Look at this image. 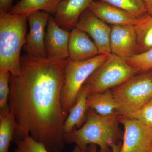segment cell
<instances>
[{
    "label": "cell",
    "mask_w": 152,
    "mask_h": 152,
    "mask_svg": "<svg viewBox=\"0 0 152 152\" xmlns=\"http://www.w3.org/2000/svg\"><path fill=\"white\" fill-rule=\"evenodd\" d=\"M67 60L34 56L20 58V72L10 78V106L17 128L15 142L28 136L50 152L64 148V124L67 115L63 110L61 95Z\"/></svg>",
    "instance_id": "cell-1"
},
{
    "label": "cell",
    "mask_w": 152,
    "mask_h": 152,
    "mask_svg": "<svg viewBox=\"0 0 152 152\" xmlns=\"http://www.w3.org/2000/svg\"><path fill=\"white\" fill-rule=\"evenodd\" d=\"M119 116L118 112L110 115H101L89 109L84 124L78 129L65 134V142L75 143L82 152H88L90 144L99 146L100 152H112V147L123 139Z\"/></svg>",
    "instance_id": "cell-2"
},
{
    "label": "cell",
    "mask_w": 152,
    "mask_h": 152,
    "mask_svg": "<svg viewBox=\"0 0 152 152\" xmlns=\"http://www.w3.org/2000/svg\"><path fill=\"white\" fill-rule=\"evenodd\" d=\"M27 17L0 12V72H20V54L25 44Z\"/></svg>",
    "instance_id": "cell-3"
},
{
    "label": "cell",
    "mask_w": 152,
    "mask_h": 152,
    "mask_svg": "<svg viewBox=\"0 0 152 152\" xmlns=\"http://www.w3.org/2000/svg\"><path fill=\"white\" fill-rule=\"evenodd\" d=\"M111 91L118 113L132 118L152 99V71L134 75Z\"/></svg>",
    "instance_id": "cell-4"
},
{
    "label": "cell",
    "mask_w": 152,
    "mask_h": 152,
    "mask_svg": "<svg viewBox=\"0 0 152 152\" xmlns=\"http://www.w3.org/2000/svg\"><path fill=\"white\" fill-rule=\"evenodd\" d=\"M109 54H99L90 59L75 61L68 58L61 95L62 107L68 115L75 104L82 87L89 77L105 61Z\"/></svg>",
    "instance_id": "cell-5"
},
{
    "label": "cell",
    "mask_w": 152,
    "mask_h": 152,
    "mask_svg": "<svg viewBox=\"0 0 152 152\" xmlns=\"http://www.w3.org/2000/svg\"><path fill=\"white\" fill-rule=\"evenodd\" d=\"M136 74L125 59L110 53L83 85L88 94L103 92L118 86Z\"/></svg>",
    "instance_id": "cell-6"
},
{
    "label": "cell",
    "mask_w": 152,
    "mask_h": 152,
    "mask_svg": "<svg viewBox=\"0 0 152 152\" xmlns=\"http://www.w3.org/2000/svg\"><path fill=\"white\" fill-rule=\"evenodd\" d=\"M119 121L124 129L119 152H149L152 129L134 118L120 115Z\"/></svg>",
    "instance_id": "cell-7"
},
{
    "label": "cell",
    "mask_w": 152,
    "mask_h": 152,
    "mask_svg": "<svg viewBox=\"0 0 152 152\" xmlns=\"http://www.w3.org/2000/svg\"><path fill=\"white\" fill-rule=\"evenodd\" d=\"M86 33L94 40L99 54H110L111 27L87 9L81 15L75 27Z\"/></svg>",
    "instance_id": "cell-8"
},
{
    "label": "cell",
    "mask_w": 152,
    "mask_h": 152,
    "mask_svg": "<svg viewBox=\"0 0 152 152\" xmlns=\"http://www.w3.org/2000/svg\"><path fill=\"white\" fill-rule=\"evenodd\" d=\"M50 13L37 11L27 17L29 32L26 36L23 48L28 54L34 56L47 57L45 48V32Z\"/></svg>",
    "instance_id": "cell-9"
},
{
    "label": "cell",
    "mask_w": 152,
    "mask_h": 152,
    "mask_svg": "<svg viewBox=\"0 0 152 152\" xmlns=\"http://www.w3.org/2000/svg\"><path fill=\"white\" fill-rule=\"evenodd\" d=\"M137 46L134 25L112 26L110 38L111 53L126 59L137 54Z\"/></svg>",
    "instance_id": "cell-10"
},
{
    "label": "cell",
    "mask_w": 152,
    "mask_h": 152,
    "mask_svg": "<svg viewBox=\"0 0 152 152\" xmlns=\"http://www.w3.org/2000/svg\"><path fill=\"white\" fill-rule=\"evenodd\" d=\"M45 37L47 57L66 59L70 32L61 28L50 16Z\"/></svg>",
    "instance_id": "cell-11"
},
{
    "label": "cell",
    "mask_w": 152,
    "mask_h": 152,
    "mask_svg": "<svg viewBox=\"0 0 152 152\" xmlns=\"http://www.w3.org/2000/svg\"><path fill=\"white\" fill-rule=\"evenodd\" d=\"M93 1L62 0L55 10V22L61 28L69 31L75 28L81 14L88 9Z\"/></svg>",
    "instance_id": "cell-12"
},
{
    "label": "cell",
    "mask_w": 152,
    "mask_h": 152,
    "mask_svg": "<svg viewBox=\"0 0 152 152\" xmlns=\"http://www.w3.org/2000/svg\"><path fill=\"white\" fill-rule=\"evenodd\" d=\"M70 33L68 58L75 61L90 59L99 55L97 47L89 36L77 28Z\"/></svg>",
    "instance_id": "cell-13"
},
{
    "label": "cell",
    "mask_w": 152,
    "mask_h": 152,
    "mask_svg": "<svg viewBox=\"0 0 152 152\" xmlns=\"http://www.w3.org/2000/svg\"><path fill=\"white\" fill-rule=\"evenodd\" d=\"M88 9L99 18L112 26L134 25L137 20L126 11L99 0L93 1Z\"/></svg>",
    "instance_id": "cell-14"
},
{
    "label": "cell",
    "mask_w": 152,
    "mask_h": 152,
    "mask_svg": "<svg viewBox=\"0 0 152 152\" xmlns=\"http://www.w3.org/2000/svg\"><path fill=\"white\" fill-rule=\"evenodd\" d=\"M88 92L86 87L83 85L79 92L75 104L72 107L69 115L67 117L64 129L65 134L71 132L75 127L80 128L86 120L88 108L87 104V99Z\"/></svg>",
    "instance_id": "cell-15"
},
{
    "label": "cell",
    "mask_w": 152,
    "mask_h": 152,
    "mask_svg": "<svg viewBox=\"0 0 152 152\" xmlns=\"http://www.w3.org/2000/svg\"><path fill=\"white\" fill-rule=\"evenodd\" d=\"M87 104L88 109L101 115H110L117 112L118 107L111 89L103 92L88 94Z\"/></svg>",
    "instance_id": "cell-16"
},
{
    "label": "cell",
    "mask_w": 152,
    "mask_h": 152,
    "mask_svg": "<svg viewBox=\"0 0 152 152\" xmlns=\"http://www.w3.org/2000/svg\"><path fill=\"white\" fill-rule=\"evenodd\" d=\"M134 26L137 37V54L152 49V16L147 12L139 17Z\"/></svg>",
    "instance_id": "cell-17"
},
{
    "label": "cell",
    "mask_w": 152,
    "mask_h": 152,
    "mask_svg": "<svg viewBox=\"0 0 152 152\" xmlns=\"http://www.w3.org/2000/svg\"><path fill=\"white\" fill-rule=\"evenodd\" d=\"M62 0H20L9 11L11 14L28 17L30 14L44 11L54 13L58 4Z\"/></svg>",
    "instance_id": "cell-18"
},
{
    "label": "cell",
    "mask_w": 152,
    "mask_h": 152,
    "mask_svg": "<svg viewBox=\"0 0 152 152\" xmlns=\"http://www.w3.org/2000/svg\"><path fill=\"white\" fill-rule=\"evenodd\" d=\"M16 128L15 118L12 111L5 115H0V152H8Z\"/></svg>",
    "instance_id": "cell-19"
},
{
    "label": "cell",
    "mask_w": 152,
    "mask_h": 152,
    "mask_svg": "<svg viewBox=\"0 0 152 152\" xmlns=\"http://www.w3.org/2000/svg\"><path fill=\"white\" fill-rule=\"evenodd\" d=\"M126 11L139 18L147 13L142 0H99Z\"/></svg>",
    "instance_id": "cell-20"
},
{
    "label": "cell",
    "mask_w": 152,
    "mask_h": 152,
    "mask_svg": "<svg viewBox=\"0 0 152 152\" xmlns=\"http://www.w3.org/2000/svg\"><path fill=\"white\" fill-rule=\"evenodd\" d=\"M10 73L8 71L0 72V115H5L11 111L10 106L8 104L10 94Z\"/></svg>",
    "instance_id": "cell-21"
},
{
    "label": "cell",
    "mask_w": 152,
    "mask_h": 152,
    "mask_svg": "<svg viewBox=\"0 0 152 152\" xmlns=\"http://www.w3.org/2000/svg\"><path fill=\"white\" fill-rule=\"evenodd\" d=\"M137 73H142L152 69V49L148 51L134 55L125 59Z\"/></svg>",
    "instance_id": "cell-22"
},
{
    "label": "cell",
    "mask_w": 152,
    "mask_h": 152,
    "mask_svg": "<svg viewBox=\"0 0 152 152\" xmlns=\"http://www.w3.org/2000/svg\"><path fill=\"white\" fill-rule=\"evenodd\" d=\"M15 142L16 148L14 152H50L43 144L30 135Z\"/></svg>",
    "instance_id": "cell-23"
},
{
    "label": "cell",
    "mask_w": 152,
    "mask_h": 152,
    "mask_svg": "<svg viewBox=\"0 0 152 152\" xmlns=\"http://www.w3.org/2000/svg\"><path fill=\"white\" fill-rule=\"evenodd\" d=\"M131 118L139 120L152 129V99Z\"/></svg>",
    "instance_id": "cell-24"
},
{
    "label": "cell",
    "mask_w": 152,
    "mask_h": 152,
    "mask_svg": "<svg viewBox=\"0 0 152 152\" xmlns=\"http://www.w3.org/2000/svg\"><path fill=\"white\" fill-rule=\"evenodd\" d=\"M14 0H0V12H9Z\"/></svg>",
    "instance_id": "cell-25"
},
{
    "label": "cell",
    "mask_w": 152,
    "mask_h": 152,
    "mask_svg": "<svg viewBox=\"0 0 152 152\" xmlns=\"http://www.w3.org/2000/svg\"><path fill=\"white\" fill-rule=\"evenodd\" d=\"M121 146V144L120 143L115 144L112 147V152H119ZM97 147L94 144H90L88 148V152H97Z\"/></svg>",
    "instance_id": "cell-26"
},
{
    "label": "cell",
    "mask_w": 152,
    "mask_h": 152,
    "mask_svg": "<svg viewBox=\"0 0 152 152\" xmlns=\"http://www.w3.org/2000/svg\"><path fill=\"white\" fill-rule=\"evenodd\" d=\"M146 8L147 12L152 16V0H142Z\"/></svg>",
    "instance_id": "cell-27"
},
{
    "label": "cell",
    "mask_w": 152,
    "mask_h": 152,
    "mask_svg": "<svg viewBox=\"0 0 152 152\" xmlns=\"http://www.w3.org/2000/svg\"><path fill=\"white\" fill-rule=\"evenodd\" d=\"M72 152H82L81 150L79 148L78 146L76 145L75 147L73 150Z\"/></svg>",
    "instance_id": "cell-28"
},
{
    "label": "cell",
    "mask_w": 152,
    "mask_h": 152,
    "mask_svg": "<svg viewBox=\"0 0 152 152\" xmlns=\"http://www.w3.org/2000/svg\"><path fill=\"white\" fill-rule=\"evenodd\" d=\"M149 152H152V141L151 144V147H150Z\"/></svg>",
    "instance_id": "cell-29"
},
{
    "label": "cell",
    "mask_w": 152,
    "mask_h": 152,
    "mask_svg": "<svg viewBox=\"0 0 152 152\" xmlns=\"http://www.w3.org/2000/svg\"></svg>",
    "instance_id": "cell-30"
}]
</instances>
